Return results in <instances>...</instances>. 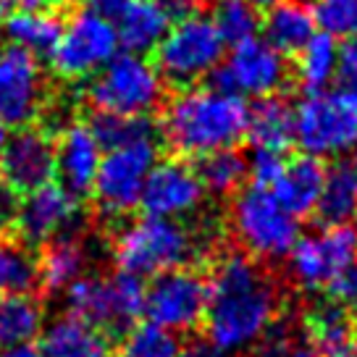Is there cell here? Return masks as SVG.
<instances>
[{"label": "cell", "instance_id": "obj_1", "mask_svg": "<svg viewBox=\"0 0 357 357\" xmlns=\"http://www.w3.org/2000/svg\"><path fill=\"white\" fill-rule=\"evenodd\" d=\"M279 294L250 255H223L208 281L205 336L215 352L234 355L257 344L276 321Z\"/></svg>", "mask_w": 357, "mask_h": 357}, {"label": "cell", "instance_id": "obj_2", "mask_svg": "<svg viewBox=\"0 0 357 357\" xmlns=\"http://www.w3.org/2000/svg\"><path fill=\"white\" fill-rule=\"evenodd\" d=\"M245 98L213 87H187L163 111L160 132L178 155L202 158L213 150L234 147L247 132Z\"/></svg>", "mask_w": 357, "mask_h": 357}, {"label": "cell", "instance_id": "obj_3", "mask_svg": "<svg viewBox=\"0 0 357 357\" xmlns=\"http://www.w3.org/2000/svg\"><path fill=\"white\" fill-rule=\"evenodd\" d=\"M195 255L197 239L190 226L176 218L142 215L126 223L113 242V260L119 271L137 279H155L158 273L184 268V263H190Z\"/></svg>", "mask_w": 357, "mask_h": 357}, {"label": "cell", "instance_id": "obj_4", "mask_svg": "<svg viewBox=\"0 0 357 357\" xmlns=\"http://www.w3.org/2000/svg\"><path fill=\"white\" fill-rule=\"evenodd\" d=\"M87 102L95 111L145 119L166 102V82L145 56L121 53L92 77Z\"/></svg>", "mask_w": 357, "mask_h": 357}, {"label": "cell", "instance_id": "obj_5", "mask_svg": "<svg viewBox=\"0 0 357 357\" xmlns=\"http://www.w3.org/2000/svg\"><path fill=\"white\" fill-rule=\"evenodd\" d=\"M229 221L239 247L257 260H281L300 239L297 218L284 211L273 192L255 184L236 192Z\"/></svg>", "mask_w": 357, "mask_h": 357}, {"label": "cell", "instance_id": "obj_6", "mask_svg": "<svg viewBox=\"0 0 357 357\" xmlns=\"http://www.w3.org/2000/svg\"><path fill=\"white\" fill-rule=\"evenodd\" d=\"M294 142L305 155L336 158L357 142V95L349 89L307 92L294 108Z\"/></svg>", "mask_w": 357, "mask_h": 357}, {"label": "cell", "instance_id": "obj_7", "mask_svg": "<svg viewBox=\"0 0 357 357\" xmlns=\"http://www.w3.org/2000/svg\"><path fill=\"white\" fill-rule=\"evenodd\" d=\"M226 43L215 29L211 16L192 13L171 24L166 37L155 47V68L166 84L192 87L195 82L211 77L223 61Z\"/></svg>", "mask_w": 357, "mask_h": 357}, {"label": "cell", "instance_id": "obj_8", "mask_svg": "<svg viewBox=\"0 0 357 357\" xmlns=\"http://www.w3.org/2000/svg\"><path fill=\"white\" fill-rule=\"evenodd\" d=\"M158 163V145L153 137L134 139L129 145L105 150L92 195L105 218H123L139 205L145 181Z\"/></svg>", "mask_w": 357, "mask_h": 357}, {"label": "cell", "instance_id": "obj_9", "mask_svg": "<svg viewBox=\"0 0 357 357\" xmlns=\"http://www.w3.org/2000/svg\"><path fill=\"white\" fill-rule=\"evenodd\" d=\"M113 56H119L116 26L95 8H82L63 24L61 40L50 53V63L58 79L82 82L105 68Z\"/></svg>", "mask_w": 357, "mask_h": 357}, {"label": "cell", "instance_id": "obj_10", "mask_svg": "<svg viewBox=\"0 0 357 357\" xmlns=\"http://www.w3.org/2000/svg\"><path fill=\"white\" fill-rule=\"evenodd\" d=\"M211 87L239 95V98H271L289 79V63L276 47H271L260 37H250L245 43L231 45L229 58H223L211 71Z\"/></svg>", "mask_w": 357, "mask_h": 357}, {"label": "cell", "instance_id": "obj_11", "mask_svg": "<svg viewBox=\"0 0 357 357\" xmlns=\"http://www.w3.org/2000/svg\"><path fill=\"white\" fill-rule=\"evenodd\" d=\"M357 257V229L326 223V229L300 236L287 255L289 276L302 289H328V284Z\"/></svg>", "mask_w": 357, "mask_h": 357}, {"label": "cell", "instance_id": "obj_12", "mask_svg": "<svg viewBox=\"0 0 357 357\" xmlns=\"http://www.w3.org/2000/svg\"><path fill=\"white\" fill-rule=\"evenodd\" d=\"M208 281L190 268H174L158 273L145 291L147 321L168 331H192L205 321Z\"/></svg>", "mask_w": 357, "mask_h": 357}, {"label": "cell", "instance_id": "obj_13", "mask_svg": "<svg viewBox=\"0 0 357 357\" xmlns=\"http://www.w3.org/2000/svg\"><path fill=\"white\" fill-rule=\"evenodd\" d=\"M47 108V77L40 61L16 45L0 47V119L8 126H32Z\"/></svg>", "mask_w": 357, "mask_h": 357}, {"label": "cell", "instance_id": "obj_14", "mask_svg": "<svg viewBox=\"0 0 357 357\" xmlns=\"http://www.w3.org/2000/svg\"><path fill=\"white\" fill-rule=\"evenodd\" d=\"M56 176V142L37 126H22L0 150V178L16 195L50 184Z\"/></svg>", "mask_w": 357, "mask_h": 357}, {"label": "cell", "instance_id": "obj_15", "mask_svg": "<svg viewBox=\"0 0 357 357\" xmlns=\"http://www.w3.org/2000/svg\"><path fill=\"white\" fill-rule=\"evenodd\" d=\"M79 221V202L63 187L45 184L40 190L26 192L19 202L13 226L26 245H47L58 236L71 234Z\"/></svg>", "mask_w": 357, "mask_h": 357}, {"label": "cell", "instance_id": "obj_16", "mask_svg": "<svg viewBox=\"0 0 357 357\" xmlns=\"http://www.w3.org/2000/svg\"><path fill=\"white\" fill-rule=\"evenodd\" d=\"M205 200V190L197 171L181 160H158L145 181L139 205L145 215L158 218H176L192 215Z\"/></svg>", "mask_w": 357, "mask_h": 357}, {"label": "cell", "instance_id": "obj_17", "mask_svg": "<svg viewBox=\"0 0 357 357\" xmlns=\"http://www.w3.org/2000/svg\"><path fill=\"white\" fill-rule=\"evenodd\" d=\"M102 160V147L84 121H68L56 139V174L61 187L74 197L92 195V184Z\"/></svg>", "mask_w": 357, "mask_h": 357}, {"label": "cell", "instance_id": "obj_18", "mask_svg": "<svg viewBox=\"0 0 357 357\" xmlns=\"http://www.w3.org/2000/svg\"><path fill=\"white\" fill-rule=\"evenodd\" d=\"M326 181V168L321 158L312 155H297L291 160H284L279 178L273 181V197L284 205V211H289L294 218L307 215L315 211L321 190Z\"/></svg>", "mask_w": 357, "mask_h": 357}, {"label": "cell", "instance_id": "obj_19", "mask_svg": "<svg viewBox=\"0 0 357 357\" xmlns=\"http://www.w3.org/2000/svg\"><path fill=\"white\" fill-rule=\"evenodd\" d=\"M171 16L160 6V0H126L121 13L113 19L119 45L126 47V53H150L171 29Z\"/></svg>", "mask_w": 357, "mask_h": 357}, {"label": "cell", "instance_id": "obj_20", "mask_svg": "<svg viewBox=\"0 0 357 357\" xmlns=\"http://www.w3.org/2000/svg\"><path fill=\"white\" fill-rule=\"evenodd\" d=\"M260 26L263 40L271 47H276L281 56H297L318 29L312 8L302 0H276L273 6H268Z\"/></svg>", "mask_w": 357, "mask_h": 357}, {"label": "cell", "instance_id": "obj_21", "mask_svg": "<svg viewBox=\"0 0 357 357\" xmlns=\"http://www.w3.org/2000/svg\"><path fill=\"white\" fill-rule=\"evenodd\" d=\"M245 137L252 150L284 153L294 142V108L279 95L260 98L250 108Z\"/></svg>", "mask_w": 357, "mask_h": 357}, {"label": "cell", "instance_id": "obj_22", "mask_svg": "<svg viewBox=\"0 0 357 357\" xmlns=\"http://www.w3.org/2000/svg\"><path fill=\"white\" fill-rule=\"evenodd\" d=\"M43 357H111V344L100 328L63 315L43 331Z\"/></svg>", "mask_w": 357, "mask_h": 357}, {"label": "cell", "instance_id": "obj_23", "mask_svg": "<svg viewBox=\"0 0 357 357\" xmlns=\"http://www.w3.org/2000/svg\"><path fill=\"white\" fill-rule=\"evenodd\" d=\"M89 263V247L74 234H63L47 242L37 260V281L47 291H66L79 276H84Z\"/></svg>", "mask_w": 357, "mask_h": 357}, {"label": "cell", "instance_id": "obj_24", "mask_svg": "<svg viewBox=\"0 0 357 357\" xmlns=\"http://www.w3.org/2000/svg\"><path fill=\"white\" fill-rule=\"evenodd\" d=\"M45 310L29 291L0 297V347L29 344L43 334Z\"/></svg>", "mask_w": 357, "mask_h": 357}, {"label": "cell", "instance_id": "obj_25", "mask_svg": "<svg viewBox=\"0 0 357 357\" xmlns=\"http://www.w3.org/2000/svg\"><path fill=\"white\" fill-rule=\"evenodd\" d=\"M68 312L95 326V328H111L113 331V305H111V284L102 276H79L74 284L66 287Z\"/></svg>", "mask_w": 357, "mask_h": 357}, {"label": "cell", "instance_id": "obj_26", "mask_svg": "<svg viewBox=\"0 0 357 357\" xmlns=\"http://www.w3.org/2000/svg\"><path fill=\"white\" fill-rule=\"evenodd\" d=\"M3 26H6V37L11 40V45L24 47L34 58L50 56L61 40V29H63L61 19L50 11L11 13Z\"/></svg>", "mask_w": 357, "mask_h": 357}, {"label": "cell", "instance_id": "obj_27", "mask_svg": "<svg viewBox=\"0 0 357 357\" xmlns=\"http://www.w3.org/2000/svg\"><path fill=\"white\" fill-rule=\"evenodd\" d=\"M305 326H307V336L312 339V344L326 355H334V352L352 347L355 324H352L349 310L339 302H324V305L312 307L307 312Z\"/></svg>", "mask_w": 357, "mask_h": 357}, {"label": "cell", "instance_id": "obj_28", "mask_svg": "<svg viewBox=\"0 0 357 357\" xmlns=\"http://www.w3.org/2000/svg\"><path fill=\"white\" fill-rule=\"evenodd\" d=\"M195 171L200 176L202 190L215 197H229V195H236L245 184L247 158L236 147H223L202 155Z\"/></svg>", "mask_w": 357, "mask_h": 357}, {"label": "cell", "instance_id": "obj_29", "mask_svg": "<svg viewBox=\"0 0 357 357\" xmlns=\"http://www.w3.org/2000/svg\"><path fill=\"white\" fill-rule=\"evenodd\" d=\"M339 45L328 34H312L310 43L297 53V82L307 92H324L336 79Z\"/></svg>", "mask_w": 357, "mask_h": 357}, {"label": "cell", "instance_id": "obj_30", "mask_svg": "<svg viewBox=\"0 0 357 357\" xmlns=\"http://www.w3.org/2000/svg\"><path fill=\"white\" fill-rule=\"evenodd\" d=\"M315 211L324 223H347L357 215V174L349 166L326 171V181Z\"/></svg>", "mask_w": 357, "mask_h": 357}, {"label": "cell", "instance_id": "obj_31", "mask_svg": "<svg viewBox=\"0 0 357 357\" xmlns=\"http://www.w3.org/2000/svg\"><path fill=\"white\" fill-rule=\"evenodd\" d=\"M211 19L226 45L245 43L260 29V13L250 0H213Z\"/></svg>", "mask_w": 357, "mask_h": 357}, {"label": "cell", "instance_id": "obj_32", "mask_svg": "<svg viewBox=\"0 0 357 357\" xmlns=\"http://www.w3.org/2000/svg\"><path fill=\"white\" fill-rule=\"evenodd\" d=\"M37 284V260L19 242L0 239V297L24 294Z\"/></svg>", "mask_w": 357, "mask_h": 357}, {"label": "cell", "instance_id": "obj_33", "mask_svg": "<svg viewBox=\"0 0 357 357\" xmlns=\"http://www.w3.org/2000/svg\"><path fill=\"white\" fill-rule=\"evenodd\" d=\"M89 129L95 134L98 145L102 150L129 145L134 139L153 137V123L147 119H134V116H119V113L95 111L89 119Z\"/></svg>", "mask_w": 357, "mask_h": 357}, {"label": "cell", "instance_id": "obj_34", "mask_svg": "<svg viewBox=\"0 0 357 357\" xmlns=\"http://www.w3.org/2000/svg\"><path fill=\"white\" fill-rule=\"evenodd\" d=\"M121 357H181V342L174 331L147 321L129 328L121 344Z\"/></svg>", "mask_w": 357, "mask_h": 357}, {"label": "cell", "instance_id": "obj_35", "mask_svg": "<svg viewBox=\"0 0 357 357\" xmlns=\"http://www.w3.org/2000/svg\"><path fill=\"white\" fill-rule=\"evenodd\" d=\"M315 26L328 37H357V0H315L310 6Z\"/></svg>", "mask_w": 357, "mask_h": 357}, {"label": "cell", "instance_id": "obj_36", "mask_svg": "<svg viewBox=\"0 0 357 357\" xmlns=\"http://www.w3.org/2000/svg\"><path fill=\"white\" fill-rule=\"evenodd\" d=\"M281 168H284L281 153H273V150H252V155L247 160V176H252L255 187L271 190L273 181L279 178Z\"/></svg>", "mask_w": 357, "mask_h": 357}, {"label": "cell", "instance_id": "obj_37", "mask_svg": "<svg viewBox=\"0 0 357 357\" xmlns=\"http://www.w3.org/2000/svg\"><path fill=\"white\" fill-rule=\"evenodd\" d=\"M336 79L342 89H349L357 95V37H347L339 45V56H336Z\"/></svg>", "mask_w": 357, "mask_h": 357}, {"label": "cell", "instance_id": "obj_38", "mask_svg": "<svg viewBox=\"0 0 357 357\" xmlns=\"http://www.w3.org/2000/svg\"><path fill=\"white\" fill-rule=\"evenodd\" d=\"M294 342H291V331L281 324H271L266 334L257 339L255 357H287Z\"/></svg>", "mask_w": 357, "mask_h": 357}, {"label": "cell", "instance_id": "obj_39", "mask_svg": "<svg viewBox=\"0 0 357 357\" xmlns=\"http://www.w3.org/2000/svg\"><path fill=\"white\" fill-rule=\"evenodd\" d=\"M328 291H331L334 302H339V305L357 307V257L328 284Z\"/></svg>", "mask_w": 357, "mask_h": 357}, {"label": "cell", "instance_id": "obj_40", "mask_svg": "<svg viewBox=\"0 0 357 357\" xmlns=\"http://www.w3.org/2000/svg\"><path fill=\"white\" fill-rule=\"evenodd\" d=\"M160 6L166 8L171 22H178V19H187L192 13H200L205 0H160Z\"/></svg>", "mask_w": 357, "mask_h": 357}, {"label": "cell", "instance_id": "obj_41", "mask_svg": "<svg viewBox=\"0 0 357 357\" xmlns=\"http://www.w3.org/2000/svg\"><path fill=\"white\" fill-rule=\"evenodd\" d=\"M16 208H19V197H16V192L0 178V226H6V223L13 221V215H16Z\"/></svg>", "mask_w": 357, "mask_h": 357}, {"label": "cell", "instance_id": "obj_42", "mask_svg": "<svg viewBox=\"0 0 357 357\" xmlns=\"http://www.w3.org/2000/svg\"><path fill=\"white\" fill-rule=\"evenodd\" d=\"M8 6L16 13H40L58 6V0H8Z\"/></svg>", "mask_w": 357, "mask_h": 357}, {"label": "cell", "instance_id": "obj_43", "mask_svg": "<svg viewBox=\"0 0 357 357\" xmlns=\"http://www.w3.org/2000/svg\"><path fill=\"white\" fill-rule=\"evenodd\" d=\"M123 6H126V0H92V6H89V8H95L100 16H105V19L113 24V19L121 13Z\"/></svg>", "mask_w": 357, "mask_h": 357}, {"label": "cell", "instance_id": "obj_44", "mask_svg": "<svg viewBox=\"0 0 357 357\" xmlns=\"http://www.w3.org/2000/svg\"><path fill=\"white\" fill-rule=\"evenodd\" d=\"M0 357H43V352L32 344H16V347H3Z\"/></svg>", "mask_w": 357, "mask_h": 357}, {"label": "cell", "instance_id": "obj_45", "mask_svg": "<svg viewBox=\"0 0 357 357\" xmlns=\"http://www.w3.org/2000/svg\"><path fill=\"white\" fill-rule=\"evenodd\" d=\"M287 357H315V352H312L310 347H291Z\"/></svg>", "mask_w": 357, "mask_h": 357}, {"label": "cell", "instance_id": "obj_46", "mask_svg": "<svg viewBox=\"0 0 357 357\" xmlns=\"http://www.w3.org/2000/svg\"><path fill=\"white\" fill-rule=\"evenodd\" d=\"M8 16H11V6H8V0H0V26L6 24Z\"/></svg>", "mask_w": 357, "mask_h": 357}, {"label": "cell", "instance_id": "obj_47", "mask_svg": "<svg viewBox=\"0 0 357 357\" xmlns=\"http://www.w3.org/2000/svg\"><path fill=\"white\" fill-rule=\"evenodd\" d=\"M8 137H11V134H8V123L0 119V150H3V145L8 142Z\"/></svg>", "mask_w": 357, "mask_h": 357}, {"label": "cell", "instance_id": "obj_48", "mask_svg": "<svg viewBox=\"0 0 357 357\" xmlns=\"http://www.w3.org/2000/svg\"><path fill=\"white\" fill-rule=\"evenodd\" d=\"M192 357H223V352H215V349H195Z\"/></svg>", "mask_w": 357, "mask_h": 357}, {"label": "cell", "instance_id": "obj_49", "mask_svg": "<svg viewBox=\"0 0 357 357\" xmlns=\"http://www.w3.org/2000/svg\"><path fill=\"white\" fill-rule=\"evenodd\" d=\"M328 357H357V352L349 347V349H342V352H334V355H328Z\"/></svg>", "mask_w": 357, "mask_h": 357}, {"label": "cell", "instance_id": "obj_50", "mask_svg": "<svg viewBox=\"0 0 357 357\" xmlns=\"http://www.w3.org/2000/svg\"><path fill=\"white\" fill-rule=\"evenodd\" d=\"M252 6H257V8H268V6H273L276 0H250Z\"/></svg>", "mask_w": 357, "mask_h": 357}, {"label": "cell", "instance_id": "obj_51", "mask_svg": "<svg viewBox=\"0 0 357 357\" xmlns=\"http://www.w3.org/2000/svg\"><path fill=\"white\" fill-rule=\"evenodd\" d=\"M349 168L357 174V142H355V147H352V166H349Z\"/></svg>", "mask_w": 357, "mask_h": 357}]
</instances>
